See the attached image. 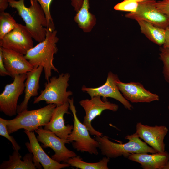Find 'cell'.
Returning a JSON list of instances; mask_svg holds the SVG:
<instances>
[{"label":"cell","mask_w":169,"mask_h":169,"mask_svg":"<svg viewBox=\"0 0 169 169\" xmlns=\"http://www.w3.org/2000/svg\"><path fill=\"white\" fill-rule=\"evenodd\" d=\"M57 31L46 28L45 39L29 50L24 55L25 58L35 68H43L45 79L47 81L52 75V71L59 73L53 64L54 55L58 51L56 44L59 40Z\"/></svg>","instance_id":"obj_1"},{"label":"cell","mask_w":169,"mask_h":169,"mask_svg":"<svg viewBox=\"0 0 169 169\" xmlns=\"http://www.w3.org/2000/svg\"><path fill=\"white\" fill-rule=\"evenodd\" d=\"M24 0H8L9 6L16 9L25 26L36 41L40 42L46 37L47 22L44 12L37 0H30L27 7Z\"/></svg>","instance_id":"obj_2"},{"label":"cell","mask_w":169,"mask_h":169,"mask_svg":"<svg viewBox=\"0 0 169 169\" xmlns=\"http://www.w3.org/2000/svg\"><path fill=\"white\" fill-rule=\"evenodd\" d=\"M125 138L128 140V141L125 143H118L111 141L107 136L103 135L95 137L99 143V148L101 154L110 158L122 156L128 157L133 153H156L152 148L141 141L136 132L126 136Z\"/></svg>","instance_id":"obj_3"},{"label":"cell","mask_w":169,"mask_h":169,"mask_svg":"<svg viewBox=\"0 0 169 169\" xmlns=\"http://www.w3.org/2000/svg\"><path fill=\"white\" fill-rule=\"evenodd\" d=\"M56 107L55 104H49L38 109L27 110L18 113L14 119L7 120V127L9 134L22 129L34 131L40 127L44 126L50 120Z\"/></svg>","instance_id":"obj_4"},{"label":"cell","mask_w":169,"mask_h":169,"mask_svg":"<svg viewBox=\"0 0 169 169\" xmlns=\"http://www.w3.org/2000/svg\"><path fill=\"white\" fill-rule=\"evenodd\" d=\"M70 75L69 73H62L58 77L53 76L44 84V89L40 95L35 97L34 104L44 101L49 104L60 106L68 101L69 97L73 95L72 91L67 90Z\"/></svg>","instance_id":"obj_5"},{"label":"cell","mask_w":169,"mask_h":169,"mask_svg":"<svg viewBox=\"0 0 169 169\" xmlns=\"http://www.w3.org/2000/svg\"><path fill=\"white\" fill-rule=\"evenodd\" d=\"M69 108L74 117L73 128L69 135L68 140L71 143L74 148L78 151L86 152L91 155L98 154L99 143L95 139L92 138L86 126L79 119L74 105L73 98H69Z\"/></svg>","instance_id":"obj_6"},{"label":"cell","mask_w":169,"mask_h":169,"mask_svg":"<svg viewBox=\"0 0 169 169\" xmlns=\"http://www.w3.org/2000/svg\"><path fill=\"white\" fill-rule=\"evenodd\" d=\"M38 134L37 139L38 142L42 144L44 148H50L55 153L51 156V158L54 161L61 163H67L70 158L77 156L76 153L68 149L65 146V144H69L68 140L58 136L50 130L40 127L35 130Z\"/></svg>","instance_id":"obj_7"},{"label":"cell","mask_w":169,"mask_h":169,"mask_svg":"<svg viewBox=\"0 0 169 169\" xmlns=\"http://www.w3.org/2000/svg\"><path fill=\"white\" fill-rule=\"evenodd\" d=\"M27 74L15 76L12 83L6 84L0 95V111L12 116L17 113L18 99L25 89Z\"/></svg>","instance_id":"obj_8"},{"label":"cell","mask_w":169,"mask_h":169,"mask_svg":"<svg viewBox=\"0 0 169 169\" xmlns=\"http://www.w3.org/2000/svg\"><path fill=\"white\" fill-rule=\"evenodd\" d=\"M79 103L85 113L83 123L86 126L90 133L95 136H101L103 133L93 128L91 125L92 121L100 116L104 110H109L115 112L119 108L117 104L111 102L107 99H102L100 96H94L90 99L81 100Z\"/></svg>","instance_id":"obj_9"},{"label":"cell","mask_w":169,"mask_h":169,"mask_svg":"<svg viewBox=\"0 0 169 169\" xmlns=\"http://www.w3.org/2000/svg\"><path fill=\"white\" fill-rule=\"evenodd\" d=\"M33 38L25 26L17 23L13 30L0 40V47L25 55L33 47Z\"/></svg>","instance_id":"obj_10"},{"label":"cell","mask_w":169,"mask_h":169,"mask_svg":"<svg viewBox=\"0 0 169 169\" xmlns=\"http://www.w3.org/2000/svg\"><path fill=\"white\" fill-rule=\"evenodd\" d=\"M156 2L155 0H145L139 2L136 11L129 13L125 16L136 20H143L165 29L169 26V19L157 8Z\"/></svg>","instance_id":"obj_11"},{"label":"cell","mask_w":169,"mask_h":169,"mask_svg":"<svg viewBox=\"0 0 169 169\" xmlns=\"http://www.w3.org/2000/svg\"><path fill=\"white\" fill-rule=\"evenodd\" d=\"M119 80L117 74L110 71L105 82L102 85L96 88L87 87L84 85L81 90L88 94L91 98L100 96L104 99H107L108 97L114 99L121 103L125 109L131 110L133 106L124 97L118 88L117 83Z\"/></svg>","instance_id":"obj_12"},{"label":"cell","mask_w":169,"mask_h":169,"mask_svg":"<svg viewBox=\"0 0 169 169\" xmlns=\"http://www.w3.org/2000/svg\"><path fill=\"white\" fill-rule=\"evenodd\" d=\"M24 132L29 140L25 143V146L29 152L33 154L37 168L42 169V166L44 169H60L70 166L68 163H59L49 156L40 145L34 131L24 130Z\"/></svg>","instance_id":"obj_13"},{"label":"cell","mask_w":169,"mask_h":169,"mask_svg":"<svg viewBox=\"0 0 169 169\" xmlns=\"http://www.w3.org/2000/svg\"><path fill=\"white\" fill-rule=\"evenodd\" d=\"M136 132L138 136L152 148L156 152L161 153L165 151L164 139L168 131L165 125L151 126L137 123Z\"/></svg>","instance_id":"obj_14"},{"label":"cell","mask_w":169,"mask_h":169,"mask_svg":"<svg viewBox=\"0 0 169 169\" xmlns=\"http://www.w3.org/2000/svg\"><path fill=\"white\" fill-rule=\"evenodd\" d=\"M117 85L124 97L131 103H150L159 100L158 95L146 90L139 82L124 83L119 80Z\"/></svg>","instance_id":"obj_15"},{"label":"cell","mask_w":169,"mask_h":169,"mask_svg":"<svg viewBox=\"0 0 169 169\" xmlns=\"http://www.w3.org/2000/svg\"><path fill=\"white\" fill-rule=\"evenodd\" d=\"M5 67L13 79L19 74H27L34 68L24 55L0 47Z\"/></svg>","instance_id":"obj_16"},{"label":"cell","mask_w":169,"mask_h":169,"mask_svg":"<svg viewBox=\"0 0 169 169\" xmlns=\"http://www.w3.org/2000/svg\"><path fill=\"white\" fill-rule=\"evenodd\" d=\"M69 104L68 101L55 108L49 122L44 126V129L50 130L61 138L68 140L69 135L73 128V125L65 124L64 116L68 111Z\"/></svg>","instance_id":"obj_17"},{"label":"cell","mask_w":169,"mask_h":169,"mask_svg":"<svg viewBox=\"0 0 169 169\" xmlns=\"http://www.w3.org/2000/svg\"><path fill=\"white\" fill-rule=\"evenodd\" d=\"M127 158L140 164L143 169H163L169 160V153L166 151L150 154L146 153H133Z\"/></svg>","instance_id":"obj_18"},{"label":"cell","mask_w":169,"mask_h":169,"mask_svg":"<svg viewBox=\"0 0 169 169\" xmlns=\"http://www.w3.org/2000/svg\"><path fill=\"white\" fill-rule=\"evenodd\" d=\"M43 70V67L39 66L27 73L25 82L24 97L23 101L18 105L17 114L27 110L28 103L31 98L38 95L39 80Z\"/></svg>","instance_id":"obj_19"},{"label":"cell","mask_w":169,"mask_h":169,"mask_svg":"<svg viewBox=\"0 0 169 169\" xmlns=\"http://www.w3.org/2000/svg\"><path fill=\"white\" fill-rule=\"evenodd\" d=\"M18 151L14 150L9 156L8 161H5L0 164V169H36L33 162V156L30 153L25 154L21 159Z\"/></svg>","instance_id":"obj_20"},{"label":"cell","mask_w":169,"mask_h":169,"mask_svg":"<svg viewBox=\"0 0 169 169\" xmlns=\"http://www.w3.org/2000/svg\"><path fill=\"white\" fill-rule=\"evenodd\" d=\"M77 12L74 18L75 22L84 32H90L96 24V18L89 11V0H83L81 8Z\"/></svg>","instance_id":"obj_21"},{"label":"cell","mask_w":169,"mask_h":169,"mask_svg":"<svg viewBox=\"0 0 169 169\" xmlns=\"http://www.w3.org/2000/svg\"><path fill=\"white\" fill-rule=\"evenodd\" d=\"M138 22L142 33L150 40L161 46L165 41V29L158 27L148 22L140 20Z\"/></svg>","instance_id":"obj_22"},{"label":"cell","mask_w":169,"mask_h":169,"mask_svg":"<svg viewBox=\"0 0 169 169\" xmlns=\"http://www.w3.org/2000/svg\"><path fill=\"white\" fill-rule=\"evenodd\" d=\"M110 159L105 156L98 162L90 163L84 161L80 156L77 155L69 158L67 163L73 167L80 169H108Z\"/></svg>","instance_id":"obj_23"},{"label":"cell","mask_w":169,"mask_h":169,"mask_svg":"<svg viewBox=\"0 0 169 169\" xmlns=\"http://www.w3.org/2000/svg\"><path fill=\"white\" fill-rule=\"evenodd\" d=\"M17 23L9 13L5 12L0 13V40L13 30Z\"/></svg>","instance_id":"obj_24"},{"label":"cell","mask_w":169,"mask_h":169,"mask_svg":"<svg viewBox=\"0 0 169 169\" xmlns=\"http://www.w3.org/2000/svg\"><path fill=\"white\" fill-rule=\"evenodd\" d=\"M159 59L163 64L162 74L165 80L169 84V49L161 46Z\"/></svg>","instance_id":"obj_25"},{"label":"cell","mask_w":169,"mask_h":169,"mask_svg":"<svg viewBox=\"0 0 169 169\" xmlns=\"http://www.w3.org/2000/svg\"><path fill=\"white\" fill-rule=\"evenodd\" d=\"M43 10L46 18L47 28L52 30H55V25L50 10V5L52 0H37Z\"/></svg>","instance_id":"obj_26"},{"label":"cell","mask_w":169,"mask_h":169,"mask_svg":"<svg viewBox=\"0 0 169 169\" xmlns=\"http://www.w3.org/2000/svg\"><path fill=\"white\" fill-rule=\"evenodd\" d=\"M7 120L0 118V135L8 139L11 143L14 150L18 151L21 147L14 137L9 135L7 127Z\"/></svg>","instance_id":"obj_27"},{"label":"cell","mask_w":169,"mask_h":169,"mask_svg":"<svg viewBox=\"0 0 169 169\" xmlns=\"http://www.w3.org/2000/svg\"><path fill=\"white\" fill-rule=\"evenodd\" d=\"M139 2L135 0H124L116 5L114 8L116 10L135 12L137 9Z\"/></svg>","instance_id":"obj_28"},{"label":"cell","mask_w":169,"mask_h":169,"mask_svg":"<svg viewBox=\"0 0 169 169\" xmlns=\"http://www.w3.org/2000/svg\"><path fill=\"white\" fill-rule=\"evenodd\" d=\"M157 8L165 14L169 19V0H162L156 2Z\"/></svg>","instance_id":"obj_29"},{"label":"cell","mask_w":169,"mask_h":169,"mask_svg":"<svg viewBox=\"0 0 169 169\" xmlns=\"http://www.w3.org/2000/svg\"><path fill=\"white\" fill-rule=\"evenodd\" d=\"M0 75L1 76H10V74L6 70L3 60L1 51L0 50Z\"/></svg>","instance_id":"obj_30"},{"label":"cell","mask_w":169,"mask_h":169,"mask_svg":"<svg viewBox=\"0 0 169 169\" xmlns=\"http://www.w3.org/2000/svg\"><path fill=\"white\" fill-rule=\"evenodd\" d=\"M83 0H71V4L77 12L81 8L83 4Z\"/></svg>","instance_id":"obj_31"},{"label":"cell","mask_w":169,"mask_h":169,"mask_svg":"<svg viewBox=\"0 0 169 169\" xmlns=\"http://www.w3.org/2000/svg\"><path fill=\"white\" fill-rule=\"evenodd\" d=\"M165 38L163 47L169 49V26L165 28Z\"/></svg>","instance_id":"obj_32"},{"label":"cell","mask_w":169,"mask_h":169,"mask_svg":"<svg viewBox=\"0 0 169 169\" xmlns=\"http://www.w3.org/2000/svg\"><path fill=\"white\" fill-rule=\"evenodd\" d=\"M8 5V0H0V13L4 12Z\"/></svg>","instance_id":"obj_33"},{"label":"cell","mask_w":169,"mask_h":169,"mask_svg":"<svg viewBox=\"0 0 169 169\" xmlns=\"http://www.w3.org/2000/svg\"><path fill=\"white\" fill-rule=\"evenodd\" d=\"M163 169H169V160Z\"/></svg>","instance_id":"obj_34"},{"label":"cell","mask_w":169,"mask_h":169,"mask_svg":"<svg viewBox=\"0 0 169 169\" xmlns=\"http://www.w3.org/2000/svg\"><path fill=\"white\" fill-rule=\"evenodd\" d=\"M138 2L142 1H143L145 0H135Z\"/></svg>","instance_id":"obj_35"},{"label":"cell","mask_w":169,"mask_h":169,"mask_svg":"<svg viewBox=\"0 0 169 169\" xmlns=\"http://www.w3.org/2000/svg\"><path fill=\"white\" fill-rule=\"evenodd\" d=\"M168 110L169 116V103L168 105Z\"/></svg>","instance_id":"obj_36"}]
</instances>
